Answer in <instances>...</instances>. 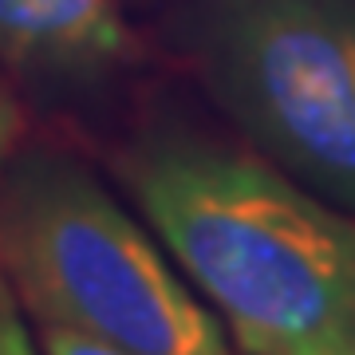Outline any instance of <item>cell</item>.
I'll list each match as a JSON object with an SVG mask.
<instances>
[{
	"label": "cell",
	"mask_w": 355,
	"mask_h": 355,
	"mask_svg": "<svg viewBox=\"0 0 355 355\" xmlns=\"http://www.w3.org/2000/svg\"><path fill=\"white\" fill-rule=\"evenodd\" d=\"M16 135H20V111H16L12 95L0 87V166H4V158H8V154H12Z\"/></svg>",
	"instance_id": "cell-7"
},
{
	"label": "cell",
	"mask_w": 355,
	"mask_h": 355,
	"mask_svg": "<svg viewBox=\"0 0 355 355\" xmlns=\"http://www.w3.org/2000/svg\"><path fill=\"white\" fill-rule=\"evenodd\" d=\"M40 352L44 355H135V352L87 340V336H76V331H64V328H40Z\"/></svg>",
	"instance_id": "cell-6"
},
{
	"label": "cell",
	"mask_w": 355,
	"mask_h": 355,
	"mask_svg": "<svg viewBox=\"0 0 355 355\" xmlns=\"http://www.w3.org/2000/svg\"><path fill=\"white\" fill-rule=\"evenodd\" d=\"M123 182L241 355H331L355 340V217L261 154L154 135Z\"/></svg>",
	"instance_id": "cell-1"
},
{
	"label": "cell",
	"mask_w": 355,
	"mask_h": 355,
	"mask_svg": "<svg viewBox=\"0 0 355 355\" xmlns=\"http://www.w3.org/2000/svg\"><path fill=\"white\" fill-rule=\"evenodd\" d=\"M127 51L114 0H0V55L48 76H95Z\"/></svg>",
	"instance_id": "cell-4"
},
{
	"label": "cell",
	"mask_w": 355,
	"mask_h": 355,
	"mask_svg": "<svg viewBox=\"0 0 355 355\" xmlns=\"http://www.w3.org/2000/svg\"><path fill=\"white\" fill-rule=\"evenodd\" d=\"M0 272L36 328L135 355H229L158 241L67 158L28 154L0 182Z\"/></svg>",
	"instance_id": "cell-2"
},
{
	"label": "cell",
	"mask_w": 355,
	"mask_h": 355,
	"mask_svg": "<svg viewBox=\"0 0 355 355\" xmlns=\"http://www.w3.org/2000/svg\"><path fill=\"white\" fill-rule=\"evenodd\" d=\"M0 355H44L24 324V308L16 304L4 277H0Z\"/></svg>",
	"instance_id": "cell-5"
},
{
	"label": "cell",
	"mask_w": 355,
	"mask_h": 355,
	"mask_svg": "<svg viewBox=\"0 0 355 355\" xmlns=\"http://www.w3.org/2000/svg\"><path fill=\"white\" fill-rule=\"evenodd\" d=\"M331 355H355V340H352V343H343L340 352H331Z\"/></svg>",
	"instance_id": "cell-8"
},
{
	"label": "cell",
	"mask_w": 355,
	"mask_h": 355,
	"mask_svg": "<svg viewBox=\"0 0 355 355\" xmlns=\"http://www.w3.org/2000/svg\"><path fill=\"white\" fill-rule=\"evenodd\" d=\"M198 48L257 150L355 217V0H209Z\"/></svg>",
	"instance_id": "cell-3"
}]
</instances>
